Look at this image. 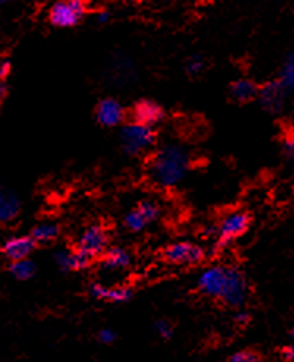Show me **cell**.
Here are the masks:
<instances>
[{
    "label": "cell",
    "mask_w": 294,
    "mask_h": 362,
    "mask_svg": "<svg viewBox=\"0 0 294 362\" xmlns=\"http://www.w3.org/2000/svg\"><path fill=\"white\" fill-rule=\"evenodd\" d=\"M120 141L123 150L131 156H139L148 151L156 142V131L153 127L131 122L122 129Z\"/></svg>",
    "instance_id": "cell-2"
},
{
    "label": "cell",
    "mask_w": 294,
    "mask_h": 362,
    "mask_svg": "<svg viewBox=\"0 0 294 362\" xmlns=\"http://www.w3.org/2000/svg\"><path fill=\"white\" fill-rule=\"evenodd\" d=\"M102 255V267L110 271L124 269L128 268L131 263V255L128 250L123 247H110Z\"/></svg>",
    "instance_id": "cell-17"
},
{
    "label": "cell",
    "mask_w": 294,
    "mask_h": 362,
    "mask_svg": "<svg viewBox=\"0 0 294 362\" xmlns=\"http://www.w3.org/2000/svg\"><path fill=\"white\" fill-rule=\"evenodd\" d=\"M237 322H240V323H244V322H246V320H247V313H237Z\"/></svg>",
    "instance_id": "cell-31"
},
{
    "label": "cell",
    "mask_w": 294,
    "mask_h": 362,
    "mask_svg": "<svg viewBox=\"0 0 294 362\" xmlns=\"http://www.w3.org/2000/svg\"><path fill=\"white\" fill-rule=\"evenodd\" d=\"M59 235V227L52 224V222H41L37 227L33 228L32 232V238L35 243H51Z\"/></svg>",
    "instance_id": "cell-19"
},
{
    "label": "cell",
    "mask_w": 294,
    "mask_h": 362,
    "mask_svg": "<svg viewBox=\"0 0 294 362\" xmlns=\"http://www.w3.org/2000/svg\"><path fill=\"white\" fill-rule=\"evenodd\" d=\"M20 210V202L15 192L0 189V222H10Z\"/></svg>",
    "instance_id": "cell-16"
},
{
    "label": "cell",
    "mask_w": 294,
    "mask_h": 362,
    "mask_svg": "<svg viewBox=\"0 0 294 362\" xmlns=\"http://www.w3.org/2000/svg\"><path fill=\"white\" fill-rule=\"evenodd\" d=\"M132 122L146 124V127H155V124L163 122L164 109L159 106L156 101L151 100H140L134 104L131 110Z\"/></svg>",
    "instance_id": "cell-12"
},
{
    "label": "cell",
    "mask_w": 294,
    "mask_h": 362,
    "mask_svg": "<svg viewBox=\"0 0 294 362\" xmlns=\"http://www.w3.org/2000/svg\"><path fill=\"white\" fill-rule=\"evenodd\" d=\"M109 18H110V15H109V11H101L100 15H98V21H100L101 24H104V23H107L109 21Z\"/></svg>",
    "instance_id": "cell-29"
},
{
    "label": "cell",
    "mask_w": 294,
    "mask_h": 362,
    "mask_svg": "<svg viewBox=\"0 0 294 362\" xmlns=\"http://www.w3.org/2000/svg\"><path fill=\"white\" fill-rule=\"evenodd\" d=\"M10 273L18 281H29L30 277H33V274H35V264L29 259L11 262Z\"/></svg>",
    "instance_id": "cell-20"
},
{
    "label": "cell",
    "mask_w": 294,
    "mask_h": 362,
    "mask_svg": "<svg viewBox=\"0 0 294 362\" xmlns=\"http://www.w3.org/2000/svg\"><path fill=\"white\" fill-rule=\"evenodd\" d=\"M291 336L294 337V328H293V331H291Z\"/></svg>",
    "instance_id": "cell-33"
},
{
    "label": "cell",
    "mask_w": 294,
    "mask_h": 362,
    "mask_svg": "<svg viewBox=\"0 0 294 362\" xmlns=\"http://www.w3.org/2000/svg\"><path fill=\"white\" fill-rule=\"evenodd\" d=\"M109 233L102 226H90L86 232L81 235L76 250L82 255L88 257L90 260L100 257L107 250Z\"/></svg>",
    "instance_id": "cell-4"
},
{
    "label": "cell",
    "mask_w": 294,
    "mask_h": 362,
    "mask_svg": "<svg viewBox=\"0 0 294 362\" xmlns=\"http://www.w3.org/2000/svg\"><path fill=\"white\" fill-rule=\"evenodd\" d=\"M249 293V285L246 277L241 273L240 269L236 268H228L227 274V282L225 287H223L220 299L223 303H227L232 308H240L247 299Z\"/></svg>",
    "instance_id": "cell-5"
},
{
    "label": "cell",
    "mask_w": 294,
    "mask_h": 362,
    "mask_svg": "<svg viewBox=\"0 0 294 362\" xmlns=\"http://www.w3.org/2000/svg\"><path fill=\"white\" fill-rule=\"evenodd\" d=\"M227 274H228V268H223V267L206 268L200 274L197 281L199 290L205 296L220 299L223 287H225V282H227Z\"/></svg>",
    "instance_id": "cell-9"
},
{
    "label": "cell",
    "mask_w": 294,
    "mask_h": 362,
    "mask_svg": "<svg viewBox=\"0 0 294 362\" xmlns=\"http://www.w3.org/2000/svg\"><path fill=\"white\" fill-rule=\"evenodd\" d=\"M159 218V206L153 202H142L124 216V227L129 232H142Z\"/></svg>",
    "instance_id": "cell-7"
},
{
    "label": "cell",
    "mask_w": 294,
    "mask_h": 362,
    "mask_svg": "<svg viewBox=\"0 0 294 362\" xmlns=\"http://www.w3.org/2000/svg\"><path fill=\"white\" fill-rule=\"evenodd\" d=\"M155 328H156V332L163 339H170L173 336V326L167 322V320H159Z\"/></svg>",
    "instance_id": "cell-23"
},
{
    "label": "cell",
    "mask_w": 294,
    "mask_h": 362,
    "mask_svg": "<svg viewBox=\"0 0 294 362\" xmlns=\"http://www.w3.org/2000/svg\"><path fill=\"white\" fill-rule=\"evenodd\" d=\"M11 73V62L10 60H2L0 62V82H6Z\"/></svg>",
    "instance_id": "cell-26"
},
{
    "label": "cell",
    "mask_w": 294,
    "mask_h": 362,
    "mask_svg": "<svg viewBox=\"0 0 294 362\" xmlns=\"http://www.w3.org/2000/svg\"><path fill=\"white\" fill-rule=\"evenodd\" d=\"M165 259L175 264H195L203 260L205 252L199 245L187 241L173 243L164 250Z\"/></svg>",
    "instance_id": "cell-10"
},
{
    "label": "cell",
    "mask_w": 294,
    "mask_h": 362,
    "mask_svg": "<svg viewBox=\"0 0 294 362\" xmlns=\"http://www.w3.org/2000/svg\"><path fill=\"white\" fill-rule=\"evenodd\" d=\"M8 2H10V0H0V6L5 5V4H8Z\"/></svg>",
    "instance_id": "cell-32"
},
{
    "label": "cell",
    "mask_w": 294,
    "mask_h": 362,
    "mask_svg": "<svg viewBox=\"0 0 294 362\" xmlns=\"http://www.w3.org/2000/svg\"><path fill=\"white\" fill-rule=\"evenodd\" d=\"M124 115L126 110L123 107V104L114 98L101 100L100 104L96 106V120L106 128H114L118 127V124H122V122L124 120Z\"/></svg>",
    "instance_id": "cell-11"
},
{
    "label": "cell",
    "mask_w": 294,
    "mask_h": 362,
    "mask_svg": "<svg viewBox=\"0 0 294 362\" xmlns=\"http://www.w3.org/2000/svg\"><path fill=\"white\" fill-rule=\"evenodd\" d=\"M286 95H288V90H286L282 83L278 81L269 82L258 88L257 98L260 101L264 110H268L269 114H278L282 112L286 103Z\"/></svg>",
    "instance_id": "cell-8"
},
{
    "label": "cell",
    "mask_w": 294,
    "mask_h": 362,
    "mask_svg": "<svg viewBox=\"0 0 294 362\" xmlns=\"http://www.w3.org/2000/svg\"><path fill=\"white\" fill-rule=\"evenodd\" d=\"M278 82L282 83L288 92L294 90V52L283 64L282 71H280V76H278Z\"/></svg>",
    "instance_id": "cell-21"
},
{
    "label": "cell",
    "mask_w": 294,
    "mask_h": 362,
    "mask_svg": "<svg viewBox=\"0 0 294 362\" xmlns=\"http://www.w3.org/2000/svg\"><path fill=\"white\" fill-rule=\"evenodd\" d=\"M87 6L83 0H59L49 10V21L60 29L78 25L86 16Z\"/></svg>",
    "instance_id": "cell-3"
},
{
    "label": "cell",
    "mask_w": 294,
    "mask_h": 362,
    "mask_svg": "<svg viewBox=\"0 0 294 362\" xmlns=\"http://www.w3.org/2000/svg\"><path fill=\"white\" fill-rule=\"evenodd\" d=\"M35 245H37V243H35L32 236H13V238L5 241L4 254L8 257L11 262L29 259V255L33 252Z\"/></svg>",
    "instance_id": "cell-13"
},
{
    "label": "cell",
    "mask_w": 294,
    "mask_h": 362,
    "mask_svg": "<svg viewBox=\"0 0 294 362\" xmlns=\"http://www.w3.org/2000/svg\"><path fill=\"white\" fill-rule=\"evenodd\" d=\"M191 167V156L180 145H164L150 163V177L156 185L172 187L183 181Z\"/></svg>",
    "instance_id": "cell-1"
},
{
    "label": "cell",
    "mask_w": 294,
    "mask_h": 362,
    "mask_svg": "<svg viewBox=\"0 0 294 362\" xmlns=\"http://www.w3.org/2000/svg\"><path fill=\"white\" fill-rule=\"evenodd\" d=\"M6 92H8V86H6V82H0V98H5Z\"/></svg>",
    "instance_id": "cell-30"
},
{
    "label": "cell",
    "mask_w": 294,
    "mask_h": 362,
    "mask_svg": "<svg viewBox=\"0 0 294 362\" xmlns=\"http://www.w3.org/2000/svg\"><path fill=\"white\" fill-rule=\"evenodd\" d=\"M55 263H57L59 268L63 271H81L88 268L90 259L78 252V250L60 249L57 250V254H55Z\"/></svg>",
    "instance_id": "cell-14"
},
{
    "label": "cell",
    "mask_w": 294,
    "mask_h": 362,
    "mask_svg": "<svg viewBox=\"0 0 294 362\" xmlns=\"http://www.w3.org/2000/svg\"><path fill=\"white\" fill-rule=\"evenodd\" d=\"M283 356H285V359H288V361H294V344L285 348V351H283Z\"/></svg>",
    "instance_id": "cell-28"
},
{
    "label": "cell",
    "mask_w": 294,
    "mask_h": 362,
    "mask_svg": "<svg viewBox=\"0 0 294 362\" xmlns=\"http://www.w3.org/2000/svg\"><path fill=\"white\" fill-rule=\"evenodd\" d=\"M228 362H261L260 358L257 356L255 353H250V351H240V353H235L232 358H230Z\"/></svg>",
    "instance_id": "cell-24"
},
{
    "label": "cell",
    "mask_w": 294,
    "mask_h": 362,
    "mask_svg": "<svg viewBox=\"0 0 294 362\" xmlns=\"http://www.w3.org/2000/svg\"><path fill=\"white\" fill-rule=\"evenodd\" d=\"M203 69H205V62H203L201 57H197V55H195V57H191L187 60V64H186L187 74L197 76L203 71Z\"/></svg>",
    "instance_id": "cell-22"
},
{
    "label": "cell",
    "mask_w": 294,
    "mask_h": 362,
    "mask_svg": "<svg viewBox=\"0 0 294 362\" xmlns=\"http://www.w3.org/2000/svg\"><path fill=\"white\" fill-rule=\"evenodd\" d=\"M90 293L96 299H106L110 303H124L132 298V290L129 287H106L101 284H93L90 287Z\"/></svg>",
    "instance_id": "cell-15"
},
{
    "label": "cell",
    "mask_w": 294,
    "mask_h": 362,
    "mask_svg": "<svg viewBox=\"0 0 294 362\" xmlns=\"http://www.w3.org/2000/svg\"><path fill=\"white\" fill-rule=\"evenodd\" d=\"M250 224V218L247 213L244 211H233L227 214L222 219L219 226V240H217V246L223 247L228 243H232L237 236H241L247 232Z\"/></svg>",
    "instance_id": "cell-6"
},
{
    "label": "cell",
    "mask_w": 294,
    "mask_h": 362,
    "mask_svg": "<svg viewBox=\"0 0 294 362\" xmlns=\"http://www.w3.org/2000/svg\"><path fill=\"white\" fill-rule=\"evenodd\" d=\"M115 339H117L115 331H112L109 328H104L98 332V340H100L101 344H114Z\"/></svg>",
    "instance_id": "cell-25"
},
{
    "label": "cell",
    "mask_w": 294,
    "mask_h": 362,
    "mask_svg": "<svg viewBox=\"0 0 294 362\" xmlns=\"http://www.w3.org/2000/svg\"><path fill=\"white\" fill-rule=\"evenodd\" d=\"M285 155L294 165V137H290L285 141Z\"/></svg>",
    "instance_id": "cell-27"
},
{
    "label": "cell",
    "mask_w": 294,
    "mask_h": 362,
    "mask_svg": "<svg viewBox=\"0 0 294 362\" xmlns=\"http://www.w3.org/2000/svg\"><path fill=\"white\" fill-rule=\"evenodd\" d=\"M230 92H232V96L240 103H247L257 98L258 95V87L254 81L250 79H236L232 83V88H230Z\"/></svg>",
    "instance_id": "cell-18"
}]
</instances>
